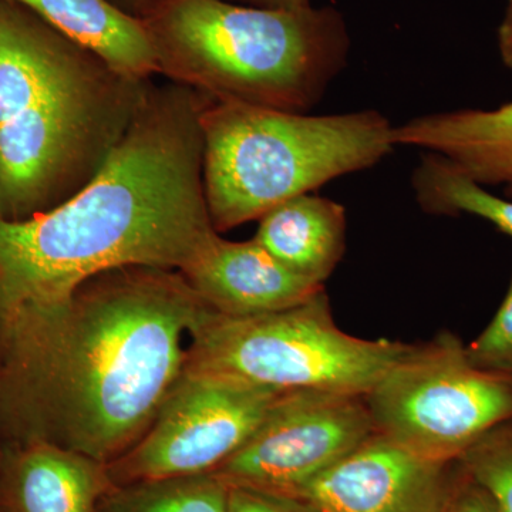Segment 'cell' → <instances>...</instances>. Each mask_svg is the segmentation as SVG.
Instances as JSON below:
<instances>
[{
    "label": "cell",
    "mask_w": 512,
    "mask_h": 512,
    "mask_svg": "<svg viewBox=\"0 0 512 512\" xmlns=\"http://www.w3.org/2000/svg\"><path fill=\"white\" fill-rule=\"evenodd\" d=\"M211 312L180 272L144 266L0 312V444L109 466L153 423Z\"/></svg>",
    "instance_id": "cell-1"
},
{
    "label": "cell",
    "mask_w": 512,
    "mask_h": 512,
    "mask_svg": "<svg viewBox=\"0 0 512 512\" xmlns=\"http://www.w3.org/2000/svg\"><path fill=\"white\" fill-rule=\"evenodd\" d=\"M210 97L171 83L146 99L96 177L52 210L0 221V312L69 295L111 269L181 272L217 234L205 200Z\"/></svg>",
    "instance_id": "cell-2"
},
{
    "label": "cell",
    "mask_w": 512,
    "mask_h": 512,
    "mask_svg": "<svg viewBox=\"0 0 512 512\" xmlns=\"http://www.w3.org/2000/svg\"><path fill=\"white\" fill-rule=\"evenodd\" d=\"M150 86L0 0V221L52 210L89 184Z\"/></svg>",
    "instance_id": "cell-3"
},
{
    "label": "cell",
    "mask_w": 512,
    "mask_h": 512,
    "mask_svg": "<svg viewBox=\"0 0 512 512\" xmlns=\"http://www.w3.org/2000/svg\"><path fill=\"white\" fill-rule=\"evenodd\" d=\"M158 74L222 103L308 113L348 64L333 6L264 9L228 0H147L138 13Z\"/></svg>",
    "instance_id": "cell-4"
},
{
    "label": "cell",
    "mask_w": 512,
    "mask_h": 512,
    "mask_svg": "<svg viewBox=\"0 0 512 512\" xmlns=\"http://www.w3.org/2000/svg\"><path fill=\"white\" fill-rule=\"evenodd\" d=\"M201 128L205 200L220 234L375 167L397 147L394 126L377 110L311 116L210 100Z\"/></svg>",
    "instance_id": "cell-5"
},
{
    "label": "cell",
    "mask_w": 512,
    "mask_h": 512,
    "mask_svg": "<svg viewBox=\"0 0 512 512\" xmlns=\"http://www.w3.org/2000/svg\"><path fill=\"white\" fill-rule=\"evenodd\" d=\"M414 348L343 332L323 289L299 305L264 315L211 312L191 338L185 369L278 390L367 394Z\"/></svg>",
    "instance_id": "cell-6"
},
{
    "label": "cell",
    "mask_w": 512,
    "mask_h": 512,
    "mask_svg": "<svg viewBox=\"0 0 512 512\" xmlns=\"http://www.w3.org/2000/svg\"><path fill=\"white\" fill-rule=\"evenodd\" d=\"M376 433L434 463H454L512 417V376L478 369L458 336L416 345L365 394Z\"/></svg>",
    "instance_id": "cell-7"
},
{
    "label": "cell",
    "mask_w": 512,
    "mask_h": 512,
    "mask_svg": "<svg viewBox=\"0 0 512 512\" xmlns=\"http://www.w3.org/2000/svg\"><path fill=\"white\" fill-rule=\"evenodd\" d=\"M284 392L184 369L143 437L107 466L111 483L214 473L251 439Z\"/></svg>",
    "instance_id": "cell-8"
},
{
    "label": "cell",
    "mask_w": 512,
    "mask_h": 512,
    "mask_svg": "<svg viewBox=\"0 0 512 512\" xmlns=\"http://www.w3.org/2000/svg\"><path fill=\"white\" fill-rule=\"evenodd\" d=\"M375 433L365 394L285 390L214 473L228 485L298 495Z\"/></svg>",
    "instance_id": "cell-9"
},
{
    "label": "cell",
    "mask_w": 512,
    "mask_h": 512,
    "mask_svg": "<svg viewBox=\"0 0 512 512\" xmlns=\"http://www.w3.org/2000/svg\"><path fill=\"white\" fill-rule=\"evenodd\" d=\"M460 464L434 463L373 433L298 494L323 512H443Z\"/></svg>",
    "instance_id": "cell-10"
},
{
    "label": "cell",
    "mask_w": 512,
    "mask_h": 512,
    "mask_svg": "<svg viewBox=\"0 0 512 512\" xmlns=\"http://www.w3.org/2000/svg\"><path fill=\"white\" fill-rule=\"evenodd\" d=\"M180 274L212 311L235 318L282 311L325 289L279 264L255 238L232 242L220 232Z\"/></svg>",
    "instance_id": "cell-11"
},
{
    "label": "cell",
    "mask_w": 512,
    "mask_h": 512,
    "mask_svg": "<svg viewBox=\"0 0 512 512\" xmlns=\"http://www.w3.org/2000/svg\"><path fill=\"white\" fill-rule=\"evenodd\" d=\"M107 464L47 443L0 444V512H97Z\"/></svg>",
    "instance_id": "cell-12"
},
{
    "label": "cell",
    "mask_w": 512,
    "mask_h": 512,
    "mask_svg": "<svg viewBox=\"0 0 512 512\" xmlns=\"http://www.w3.org/2000/svg\"><path fill=\"white\" fill-rule=\"evenodd\" d=\"M396 146L423 148L484 187L512 183V101L497 109L440 111L394 127Z\"/></svg>",
    "instance_id": "cell-13"
},
{
    "label": "cell",
    "mask_w": 512,
    "mask_h": 512,
    "mask_svg": "<svg viewBox=\"0 0 512 512\" xmlns=\"http://www.w3.org/2000/svg\"><path fill=\"white\" fill-rule=\"evenodd\" d=\"M346 225L342 204L302 194L265 212L254 238L293 274L325 285L345 255Z\"/></svg>",
    "instance_id": "cell-14"
},
{
    "label": "cell",
    "mask_w": 512,
    "mask_h": 512,
    "mask_svg": "<svg viewBox=\"0 0 512 512\" xmlns=\"http://www.w3.org/2000/svg\"><path fill=\"white\" fill-rule=\"evenodd\" d=\"M26 8L117 72L144 80L158 74L156 55L140 19L110 0H30Z\"/></svg>",
    "instance_id": "cell-15"
},
{
    "label": "cell",
    "mask_w": 512,
    "mask_h": 512,
    "mask_svg": "<svg viewBox=\"0 0 512 512\" xmlns=\"http://www.w3.org/2000/svg\"><path fill=\"white\" fill-rule=\"evenodd\" d=\"M412 187L421 210L431 215L467 214L493 224L512 238V201L497 197L461 173L447 158L424 153L414 168Z\"/></svg>",
    "instance_id": "cell-16"
},
{
    "label": "cell",
    "mask_w": 512,
    "mask_h": 512,
    "mask_svg": "<svg viewBox=\"0 0 512 512\" xmlns=\"http://www.w3.org/2000/svg\"><path fill=\"white\" fill-rule=\"evenodd\" d=\"M229 485L215 473L113 485L97 512H228Z\"/></svg>",
    "instance_id": "cell-17"
},
{
    "label": "cell",
    "mask_w": 512,
    "mask_h": 512,
    "mask_svg": "<svg viewBox=\"0 0 512 512\" xmlns=\"http://www.w3.org/2000/svg\"><path fill=\"white\" fill-rule=\"evenodd\" d=\"M458 463L493 497L500 512H512V417L483 434Z\"/></svg>",
    "instance_id": "cell-18"
},
{
    "label": "cell",
    "mask_w": 512,
    "mask_h": 512,
    "mask_svg": "<svg viewBox=\"0 0 512 512\" xmlns=\"http://www.w3.org/2000/svg\"><path fill=\"white\" fill-rule=\"evenodd\" d=\"M466 353L478 369L512 376V276L500 309L478 338L466 345Z\"/></svg>",
    "instance_id": "cell-19"
},
{
    "label": "cell",
    "mask_w": 512,
    "mask_h": 512,
    "mask_svg": "<svg viewBox=\"0 0 512 512\" xmlns=\"http://www.w3.org/2000/svg\"><path fill=\"white\" fill-rule=\"evenodd\" d=\"M228 512H323L311 500L298 495L229 485Z\"/></svg>",
    "instance_id": "cell-20"
},
{
    "label": "cell",
    "mask_w": 512,
    "mask_h": 512,
    "mask_svg": "<svg viewBox=\"0 0 512 512\" xmlns=\"http://www.w3.org/2000/svg\"><path fill=\"white\" fill-rule=\"evenodd\" d=\"M443 512H500V510L493 497L473 478L468 477L466 471L460 466V476Z\"/></svg>",
    "instance_id": "cell-21"
},
{
    "label": "cell",
    "mask_w": 512,
    "mask_h": 512,
    "mask_svg": "<svg viewBox=\"0 0 512 512\" xmlns=\"http://www.w3.org/2000/svg\"><path fill=\"white\" fill-rule=\"evenodd\" d=\"M498 50L505 66L512 69V0H507L497 32Z\"/></svg>",
    "instance_id": "cell-22"
},
{
    "label": "cell",
    "mask_w": 512,
    "mask_h": 512,
    "mask_svg": "<svg viewBox=\"0 0 512 512\" xmlns=\"http://www.w3.org/2000/svg\"><path fill=\"white\" fill-rule=\"evenodd\" d=\"M228 2L254 6V8L286 10L302 9L312 5L311 0H228Z\"/></svg>",
    "instance_id": "cell-23"
},
{
    "label": "cell",
    "mask_w": 512,
    "mask_h": 512,
    "mask_svg": "<svg viewBox=\"0 0 512 512\" xmlns=\"http://www.w3.org/2000/svg\"><path fill=\"white\" fill-rule=\"evenodd\" d=\"M110 2L114 3L117 8L123 9L124 12L137 16L143 6L146 5L147 0H110Z\"/></svg>",
    "instance_id": "cell-24"
},
{
    "label": "cell",
    "mask_w": 512,
    "mask_h": 512,
    "mask_svg": "<svg viewBox=\"0 0 512 512\" xmlns=\"http://www.w3.org/2000/svg\"><path fill=\"white\" fill-rule=\"evenodd\" d=\"M505 195L512 200V183L505 185Z\"/></svg>",
    "instance_id": "cell-25"
},
{
    "label": "cell",
    "mask_w": 512,
    "mask_h": 512,
    "mask_svg": "<svg viewBox=\"0 0 512 512\" xmlns=\"http://www.w3.org/2000/svg\"><path fill=\"white\" fill-rule=\"evenodd\" d=\"M9 2L19 3V5L28 6L30 0H9Z\"/></svg>",
    "instance_id": "cell-26"
}]
</instances>
